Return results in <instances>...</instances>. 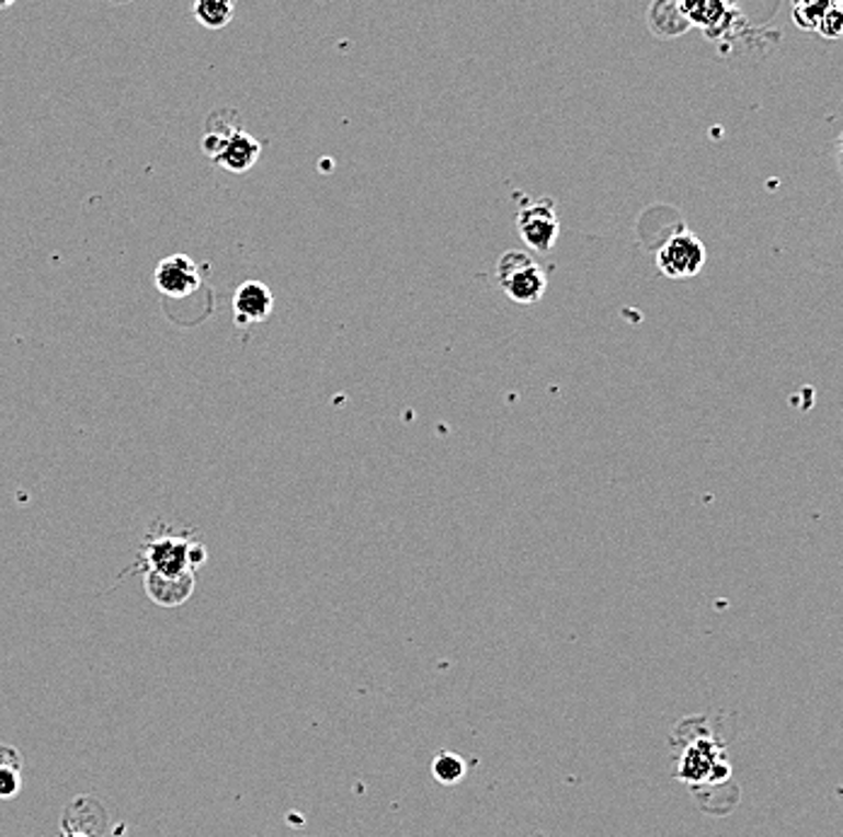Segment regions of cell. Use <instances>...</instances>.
<instances>
[{
    "label": "cell",
    "instance_id": "1",
    "mask_svg": "<svg viewBox=\"0 0 843 837\" xmlns=\"http://www.w3.org/2000/svg\"><path fill=\"white\" fill-rule=\"evenodd\" d=\"M144 574L163 578L194 576L206 562V548L200 538L184 532H148L141 554H138Z\"/></svg>",
    "mask_w": 843,
    "mask_h": 837
},
{
    "label": "cell",
    "instance_id": "2",
    "mask_svg": "<svg viewBox=\"0 0 843 837\" xmlns=\"http://www.w3.org/2000/svg\"><path fill=\"white\" fill-rule=\"evenodd\" d=\"M498 284L519 306H534L546 296L548 276L524 250L504 252L498 262Z\"/></svg>",
    "mask_w": 843,
    "mask_h": 837
},
{
    "label": "cell",
    "instance_id": "3",
    "mask_svg": "<svg viewBox=\"0 0 843 837\" xmlns=\"http://www.w3.org/2000/svg\"><path fill=\"white\" fill-rule=\"evenodd\" d=\"M657 270L669 278H693L706 266L708 252L703 240L688 228H679L674 236H669L664 245L657 250Z\"/></svg>",
    "mask_w": 843,
    "mask_h": 837
},
{
    "label": "cell",
    "instance_id": "4",
    "mask_svg": "<svg viewBox=\"0 0 843 837\" xmlns=\"http://www.w3.org/2000/svg\"><path fill=\"white\" fill-rule=\"evenodd\" d=\"M516 228L522 236L524 245H528L534 252L546 254L556 248L560 236V220L556 202L543 196V199L531 202L519 208L516 214Z\"/></svg>",
    "mask_w": 843,
    "mask_h": 837
},
{
    "label": "cell",
    "instance_id": "5",
    "mask_svg": "<svg viewBox=\"0 0 843 837\" xmlns=\"http://www.w3.org/2000/svg\"><path fill=\"white\" fill-rule=\"evenodd\" d=\"M156 288L170 300H184L202 288L200 266L187 254H172L156 266Z\"/></svg>",
    "mask_w": 843,
    "mask_h": 837
},
{
    "label": "cell",
    "instance_id": "6",
    "mask_svg": "<svg viewBox=\"0 0 843 837\" xmlns=\"http://www.w3.org/2000/svg\"><path fill=\"white\" fill-rule=\"evenodd\" d=\"M262 156V146L258 138H252L248 131H242V126L236 131H230L221 146H218L216 156L212 158L216 165H221L228 172L242 174L255 168V162Z\"/></svg>",
    "mask_w": 843,
    "mask_h": 837
},
{
    "label": "cell",
    "instance_id": "7",
    "mask_svg": "<svg viewBox=\"0 0 843 837\" xmlns=\"http://www.w3.org/2000/svg\"><path fill=\"white\" fill-rule=\"evenodd\" d=\"M274 310L272 290L262 282H246L233 294V316L240 328L264 322Z\"/></svg>",
    "mask_w": 843,
    "mask_h": 837
},
{
    "label": "cell",
    "instance_id": "8",
    "mask_svg": "<svg viewBox=\"0 0 843 837\" xmlns=\"http://www.w3.org/2000/svg\"><path fill=\"white\" fill-rule=\"evenodd\" d=\"M144 588L156 606L160 608H178L187 603L194 591V576L182 578H163L156 574H144Z\"/></svg>",
    "mask_w": 843,
    "mask_h": 837
},
{
    "label": "cell",
    "instance_id": "9",
    "mask_svg": "<svg viewBox=\"0 0 843 837\" xmlns=\"http://www.w3.org/2000/svg\"><path fill=\"white\" fill-rule=\"evenodd\" d=\"M681 8L686 10L691 22L706 27V34H715L727 20V3L725 0H681Z\"/></svg>",
    "mask_w": 843,
    "mask_h": 837
},
{
    "label": "cell",
    "instance_id": "10",
    "mask_svg": "<svg viewBox=\"0 0 843 837\" xmlns=\"http://www.w3.org/2000/svg\"><path fill=\"white\" fill-rule=\"evenodd\" d=\"M236 18L233 0H194V20L206 30H224Z\"/></svg>",
    "mask_w": 843,
    "mask_h": 837
},
{
    "label": "cell",
    "instance_id": "11",
    "mask_svg": "<svg viewBox=\"0 0 843 837\" xmlns=\"http://www.w3.org/2000/svg\"><path fill=\"white\" fill-rule=\"evenodd\" d=\"M22 789V758L13 746H0V799H13Z\"/></svg>",
    "mask_w": 843,
    "mask_h": 837
},
{
    "label": "cell",
    "instance_id": "12",
    "mask_svg": "<svg viewBox=\"0 0 843 837\" xmlns=\"http://www.w3.org/2000/svg\"><path fill=\"white\" fill-rule=\"evenodd\" d=\"M839 8L841 0H793V20L798 27L817 32L819 22Z\"/></svg>",
    "mask_w": 843,
    "mask_h": 837
},
{
    "label": "cell",
    "instance_id": "13",
    "mask_svg": "<svg viewBox=\"0 0 843 837\" xmlns=\"http://www.w3.org/2000/svg\"><path fill=\"white\" fill-rule=\"evenodd\" d=\"M466 760L456 753H438L432 760V775L442 784H458L466 777Z\"/></svg>",
    "mask_w": 843,
    "mask_h": 837
},
{
    "label": "cell",
    "instance_id": "14",
    "mask_svg": "<svg viewBox=\"0 0 843 837\" xmlns=\"http://www.w3.org/2000/svg\"><path fill=\"white\" fill-rule=\"evenodd\" d=\"M817 32L822 34L824 39H839L843 34V10L841 8L831 10V13L822 22H819Z\"/></svg>",
    "mask_w": 843,
    "mask_h": 837
},
{
    "label": "cell",
    "instance_id": "15",
    "mask_svg": "<svg viewBox=\"0 0 843 837\" xmlns=\"http://www.w3.org/2000/svg\"><path fill=\"white\" fill-rule=\"evenodd\" d=\"M64 837H92V835H88V833H80V830H66V833H64Z\"/></svg>",
    "mask_w": 843,
    "mask_h": 837
},
{
    "label": "cell",
    "instance_id": "16",
    "mask_svg": "<svg viewBox=\"0 0 843 837\" xmlns=\"http://www.w3.org/2000/svg\"><path fill=\"white\" fill-rule=\"evenodd\" d=\"M18 3V0H0V10H8V8H13Z\"/></svg>",
    "mask_w": 843,
    "mask_h": 837
},
{
    "label": "cell",
    "instance_id": "17",
    "mask_svg": "<svg viewBox=\"0 0 843 837\" xmlns=\"http://www.w3.org/2000/svg\"><path fill=\"white\" fill-rule=\"evenodd\" d=\"M114 3H132V0H114Z\"/></svg>",
    "mask_w": 843,
    "mask_h": 837
}]
</instances>
